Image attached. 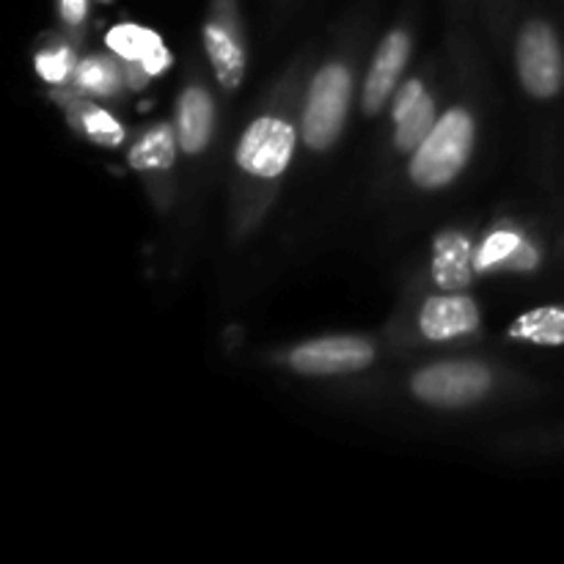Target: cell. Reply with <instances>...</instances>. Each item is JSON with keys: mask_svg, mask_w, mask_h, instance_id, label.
<instances>
[{"mask_svg": "<svg viewBox=\"0 0 564 564\" xmlns=\"http://www.w3.org/2000/svg\"><path fill=\"white\" fill-rule=\"evenodd\" d=\"M474 147V119L468 110L452 108L435 121L422 147L413 152L411 180L419 187H444L468 163Z\"/></svg>", "mask_w": 564, "mask_h": 564, "instance_id": "obj_1", "label": "cell"}, {"mask_svg": "<svg viewBox=\"0 0 564 564\" xmlns=\"http://www.w3.org/2000/svg\"><path fill=\"white\" fill-rule=\"evenodd\" d=\"M350 105V72L341 64L323 66L308 88L303 110V141L312 149H328L339 138Z\"/></svg>", "mask_w": 564, "mask_h": 564, "instance_id": "obj_2", "label": "cell"}, {"mask_svg": "<svg viewBox=\"0 0 564 564\" xmlns=\"http://www.w3.org/2000/svg\"><path fill=\"white\" fill-rule=\"evenodd\" d=\"M518 75L538 99H551L564 86V55L554 28L534 20L518 36Z\"/></svg>", "mask_w": 564, "mask_h": 564, "instance_id": "obj_3", "label": "cell"}, {"mask_svg": "<svg viewBox=\"0 0 564 564\" xmlns=\"http://www.w3.org/2000/svg\"><path fill=\"white\" fill-rule=\"evenodd\" d=\"M413 394L430 405L460 408L488 394L490 372L479 364H433L413 375Z\"/></svg>", "mask_w": 564, "mask_h": 564, "instance_id": "obj_4", "label": "cell"}, {"mask_svg": "<svg viewBox=\"0 0 564 564\" xmlns=\"http://www.w3.org/2000/svg\"><path fill=\"white\" fill-rule=\"evenodd\" d=\"M295 152V130L275 116L257 119L246 130L237 147V163L242 171L259 180H273L284 174Z\"/></svg>", "mask_w": 564, "mask_h": 564, "instance_id": "obj_5", "label": "cell"}, {"mask_svg": "<svg viewBox=\"0 0 564 564\" xmlns=\"http://www.w3.org/2000/svg\"><path fill=\"white\" fill-rule=\"evenodd\" d=\"M204 44H207L209 61L226 91H235L246 75V47L240 39V22H237L235 0H213L209 20L204 25Z\"/></svg>", "mask_w": 564, "mask_h": 564, "instance_id": "obj_6", "label": "cell"}, {"mask_svg": "<svg viewBox=\"0 0 564 564\" xmlns=\"http://www.w3.org/2000/svg\"><path fill=\"white\" fill-rule=\"evenodd\" d=\"M375 361V347L358 336H328L292 350L290 364L301 375H347L367 369Z\"/></svg>", "mask_w": 564, "mask_h": 564, "instance_id": "obj_7", "label": "cell"}, {"mask_svg": "<svg viewBox=\"0 0 564 564\" xmlns=\"http://www.w3.org/2000/svg\"><path fill=\"white\" fill-rule=\"evenodd\" d=\"M408 55H411V39H408V33L391 31L383 39L378 53H375L367 83H364V110L367 113H378L389 102L391 91L397 88L402 69L408 64Z\"/></svg>", "mask_w": 564, "mask_h": 564, "instance_id": "obj_8", "label": "cell"}, {"mask_svg": "<svg viewBox=\"0 0 564 564\" xmlns=\"http://www.w3.org/2000/svg\"><path fill=\"white\" fill-rule=\"evenodd\" d=\"M394 143L400 152H416L424 143V138L430 135V130L435 127V105L433 97L427 94V88L419 80L405 83L397 94L394 102Z\"/></svg>", "mask_w": 564, "mask_h": 564, "instance_id": "obj_9", "label": "cell"}, {"mask_svg": "<svg viewBox=\"0 0 564 564\" xmlns=\"http://www.w3.org/2000/svg\"><path fill=\"white\" fill-rule=\"evenodd\" d=\"M419 325H422V334L433 341L455 339V336H466L477 330L479 308L471 297L463 295L430 297L424 303Z\"/></svg>", "mask_w": 564, "mask_h": 564, "instance_id": "obj_10", "label": "cell"}, {"mask_svg": "<svg viewBox=\"0 0 564 564\" xmlns=\"http://www.w3.org/2000/svg\"><path fill=\"white\" fill-rule=\"evenodd\" d=\"M108 47L119 53L121 58L132 61L147 77L160 75L171 64V55L165 50L163 39L154 31H149V28L132 25V22H121V25L110 28Z\"/></svg>", "mask_w": 564, "mask_h": 564, "instance_id": "obj_11", "label": "cell"}, {"mask_svg": "<svg viewBox=\"0 0 564 564\" xmlns=\"http://www.w3.org/2000/svg\"><path fill=\"white\" fill-rule=\"evenodd\" d=\"M474 257L477 253L471 251V242L466 240L457 231H446L435 240L433 248V279L441 290L457 292L463 286L471 284L474 279Z\"/></svg>", "mask_w": 564, "mask_h": 564, "instance_id": "obj_12", "label": "cell"}, {"mask_svg": "<svg viewBox=\"0 0 564 564\" xmlns=\"http://www.w3.org/2000/svg\"><path fill=\"white\" fill-rule=\"evenodd\" d=\"M540 262L538 248L529 240H523L516 231H494L482 248L474 257L479 273H496V270H516V273H527L534 270Z\"/></svg>", "mask_w": 564, "mask_h": 564, "instance_id": "obj_13", "label": "cell"}, {"mask_svg": "<svg viewBox=\"0 0 564 564\" xmlns=\"http://www.w3.org/2000/svg\"><path fill=\"white\" fill-rule=\"evenodd\" d=\"M213 97H209L202 86L185 88V94L180 97V116H176L180 147L185 149L187 154H198L202 149H207L209 135H213Z\"/></svg>", "mask_w": 564, "mask_h": 564, "instance_id": "obj_14", "label": "cell"}, {"mask_svg": "<svg viewBox=\"0 0 564 564\" xmlns=\"http://www.w3.org/2000/svg\"><path fill=\"white\" fill-rule=\"evenodd\" d=\"M176 158V138L169 124H158L130 149V165L138 171L171 169Z\"/></svg>", "mask_w": 564, "mask_h": 564, "instance_id": "obj_15", "label": "cell"}, {"mask_svg": "<svg viewBox=\"0 0 564 564\" xmlns=\"http://www.w3.org/2000/svg\"><path fill=\"white\" fill-rule=\"evenodd\" d=\"M510 336L527 339L532 345H564V308L545 306L518 317Z\"/></svg>", "mask_w": 564, "mask_h": 564, "instance_id": "obj_16", "label": "cell"}, {"mask_svg": "<svg viewBox=\"0 0 564 564\" xmlns=\"http://www.w3.org/2000/svg\"><path fill=\"white\" fill-rule=\"evenodd\" d=\"M75 83L86 91L105 97V94H113L116 86H119V69L105 58H86L75 69Z\"/></svg>", "mask_w": 564, "mask_h": 564, "instance_id": "obj_17", "label": "cell"}, {"mask_svg": "<svg viewBox=\"0 0 564 564\" xmlns=\"http://www.w3.org/2000/svg\"><path fill=\"white\" fill-rule=\"evenodd\" d=\"M83 127H86L88 138L102 143V147H116V143H121V138H124V130H121L119 121L99 108H88L86 113H83Z\"/></svg>", "mask_w": 564, "mask_h": 564, "instance_id": "obj_18", "label": "cell"}, {"mask_svg": "<svg viewBox=\"0 0 564 564\" xmlns=\"http://www.w3.org/2000/svg\"><path fill=\"white\" fill-rule=\"evenodd\" d=\"M72 66H75V61H72V50L66 47L44 50L36 58V72L47 83H64L72 75Z\"/></svg>", "mask_w": 564, "mask_h": 564, "instance_id": "obj_19", "label": "cell"}, {"mask_svg": "<svg viewBox=\"0 0 564 564\" xmlns=\"http://www.w3.org/2000/svg\"><path fill=\"white\" fill-rule=\"evenodd\" d=\"M61 17H64L66 25H80L86 20L88 0H58Z\"/></svg>", "mask_w": 564, "mask_h": 564, "instance_id": "obj_20", "label": "cell"}]
</instances>
